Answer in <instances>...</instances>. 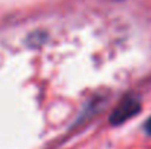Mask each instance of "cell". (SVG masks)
I'll list each match as a JSON object with an SVG mask.
<instances>
[{"mask_svg": "<svg viewBox=\"0 0 151 149\" xmlns=\"http://www.w3.org/2000/svg\"><path fill=\"white\" fill-rule=\"evenodd\" d=\"M139 111H141L139 98L134 94H128L114 107V110L111 111V114L109 117V121L111 126H120L125 121L131 120L134 115H137Z\"/></svg>", "mask_w": 151, "mask_h": 149, "instance_id": "obj_1", "label": "cell"}, {"mask_svg": "<svg viewBox=\"0 0 151 149\" xmlns=\"http://www.w3.org/2000/svg\"><path fill=\"white\" fill-rule=\"evenodd\" d=\"M144 130H145V133L151 136V118H148L147 121H145V124H144Z\"/></svg>", "mask_w": 151, "mask_h": 149, "instance_id": "obj_2", "label": "cell"}]
</instances>
